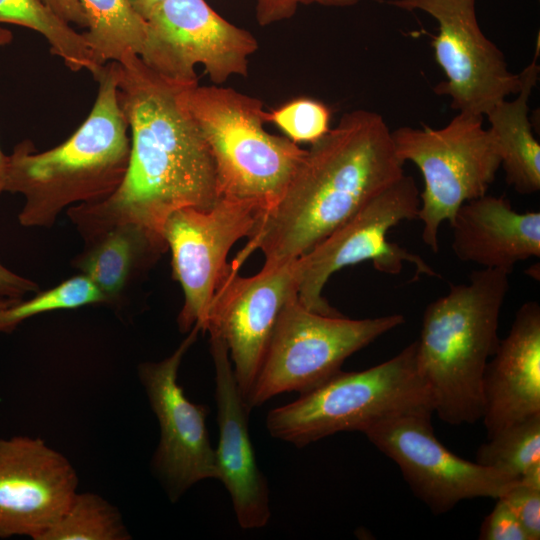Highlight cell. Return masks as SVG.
I'll return each instance as SVG.
<instances>
[{"label": "cell", "instance_id": "3957f363", "mask_svg": "<svg viewBox=\"0 0 540 540\" xmlns=\"http://www.w3.org/2000/svg\"><path fill=\"white\" fill-rule=\"evenodd\" d=\"M94 105L80 127L60 145L36 152L30 140L7 155L4 192L21 194L24 227L54 225L69 207L106 199L126 175L131 141L117 86L116 63L101 66Z\"/></svg>", "mask_w": 540, "mask_h": 540}, {"label": "cell", "instance_id": "83f0119b", "mask_svg": "<svg viewBox=\"0 0 540 540\" xmlns=\"http://www.w3.org/2000/svg\"><path fill=\"white\" fill-rule=\"evenodd\" d=\"M501 497L511 508L528 540H539L540 486L519 481Z\"/></svg>", "mask_w": 540, "mask_h": 540}, {"label": "cell", "instance_id": "cb8c5ba5", "mask_svg": "<svg viewBox=\"0 0 540 540\" xmlns=\"http://www.w3.org/2000/svg\"><path fill=\"white\" fill-rule=\"evenodd\" d=\"M476 462L540 486V413L488 437L477 450Z\"/></svg>", "mask_w": 540, "mask_h": 540}, {"label": "cell", "instance_id": "8992f818", "mask_svg": "<svg viewBox=\"0 0 540 540\" xmlns=\"http://www.w3.org/2000/svg\"><path fill=\"white\" fill-rule=\"evenodd\" d=\"M433 405L416 360V341L371 368L340 370L293 402L269 411L266 428L279 440L304 447L339 432H364L387 417ZM434 413V411H433Z\"/></svg>", "mask_w": 540, "mask_h": 540}, {"label": "cell", "instance_id": "8fae6325", "mask_svg": "<svg viewBox=\"0 0 540 540\" xmlns=\"http://www.w3.org/2000/svg\"><path fill=\"white\" fill-rule=\"evenodd\" d=\"M263 215L252 203L228 198H218L207 209L185 207L168 215L162 236L184 294L177 319L182 332L195 325L205 331L215 293L230 272V249L252 235Z\"/></svg>", "mask_w": 540, "mask_h": 540}, {"label": "cell", "instance_id": "5b68a950", "mask_svg": "<svg viewBox=\"0 0 540 540\" xmlns=\"http://www.w3.org/2000/svg\"><path fill=\"white\" fill-rule=\"evenodd\" d=\"M178 101L210 149L218 197L252 203L264 214L273 209L306 150L269 133L262 101L233 88L184 86Z\"/></svg>", "mask_w": 540, "mask_h": 540}, {"label": "cell", "instance_id": "e0dca14e", "mask_svg": "<svg viewBox=\"0 0 540 540\" xmlns=\"http://www.w3.org/2000/svg\"><path fill=\"white\" fill-rule=\"evenodd\" d=\"M209 335L219 431L215 449L218 480L229 493L240 527L263 528L271 517L270 494L250 438V410L237 385L225 341L216 333Z\"/></svg>", "mask_w": 540, "mask_h": 540}, {"label": "cell", "instance_id": "6da1fadb", "mask_svg": "<svg viewBox=\"0 0 540 540\" xmlns=\"http://www.w3.org/2000/svg\"><path fill=\"white\" fill-rule=\"evenodd\" d=\"M115 63L120 103L131 132L128 169L112 195L71 206L67 216L78 232L131 221L162 236L173 211L207 209L218 200L214 160L178 101L184 86L162 77L135 54Z\"/></svg>", "mask_w": 540, "mask_h": 540}, {"label": "cell", "instance_id": "f546056e", "mask_svg": "<svg viewBox=\"0 0 540 540\" xmlns=\"http://www.w3.org/2000/svg\"><path fill=\"white\" fill-rule=\"evenodd\" d=\"M317 3L325 6H351L348 0H256V19L267 26L292 17L299 4Z\"/></svg>", "mask_w": 540, "mask_h": 540}, {"label": "cell", "instance_id": "30bf717a", "mask_svg": "<svg viewBox=\"0 0 540 540\" xmlns=\"http://www.w3.org/2000/svg\"><path fill=\"white\" fill-rule=\"evenodd\" d=\"M431 409L382 419L363 434L399 467L414 495L435 515L473 498L497 499L519 481L452 453L435 436Z\"/></svg>", "mask_w": 540, "mask_h": 540}, {"label": "cell", "instance_id": "4dcf8cb0", "mask_svg": "<svg viewBox=\"0 0 540 540\" xmlns=\"http://www.w3.org/2000/svg\"><path fill=\"white\" fill-rule=\"evenodd\" d=\"M39 291L37 283L12 272L0 263V302L21 300L25 295Z\"/></svg>", "mask_w": 540, "mask_h": 540}, {"label": "cell", "instance_id": "ba28073f", "mask_svg": "<svg viewBox=\"0 0 540 540\" xmlns=\"http://www.w3.org/2000/svg\"><path fill=\"white\" fill-rule=\"evenodd\" d=\"M397 156L410 161L421 172L418 219L422 240L437 253L439 230L452 221L467 201L487 194L500 158L483 116L458 112L445 126L400 127L391 131Z\"/></svg>", "mask_w": 540, "mask_h": 540}, {"label": "cell", "instance_id": "7402d4cb", "mask_svg": "<svg viewBox=\"0 0 540 540\" xmlns=\"http://www.w3.org/2000/svg\"><path fill=\"white\" fill-rule=\"evenodd\" d=\"M87 20L84 37L98 66L139 56L151 69L156 61L148 22L130 0H79Z\"/></svg>", "mask_w": 540, "mask_h": 540}, {"label": "cell", "instance_id": "e575fe53", "mask_svg": "<svg viewBox=\"0 0 540 540\" xmlns=\"http://www.w3.org/2000/svg\"><path fill=\"white\" fill-rule=\"evenodd\" d=\"M348 1H349V3H350L351 6H352V5L357 4L360 0H348Z\"/></svg>", "mask_w": 540, "mask_h": 540}, {"label": "cell", "instance_id": "603a6c76", "mask_svg": "<svg viewBox=\"0 0 540 540\" xmlns=\"http://www.w3.org/2000/svg\"><path fill=\"white\" fill-rule=\"evenodd\" d=\"M0 23L40 33L49 43L51 52L72 71L87 70L94 76L100 69L84 34L74 30L43 0H0Z\"/></svg>", "mask_w": 540, "mask_h": 540}, {"label": "cell", "instance_id": "52a82bcc", "mask_svg": "<svg viewBox=\"0 0 540 540\" xmlns=\"http://www.w3.org/2000/svg\"><path fill=\"white\" fill-rule=\"evenodd\" d=\"M404 322L401 314L364 319L326 315L308 309L298 295L293 296L278 316L245 399L249 410L285 392L302 394L314 389L338 373L352 354Z\"/></svg>", "mask_w": 540, "mask_h": 540}, {"label": "cell", "instance_id": "ffe728a7", "mask_svg": "<svg viewBox=\"0 0 540 540\" xmlns=\"http://www.w3.org/2000/svg\"><path fill=\"white\" fill-rule=\"evenodd\" d=\"M82 251L72 260L99 289L105 304L121 305L127 290L168 250L164 238L142 225L121 221L79 231Z\"/></svg>", "mask_w": 540, "mask_h": 540}, {"label": "cell", "instance_id": "d6a6232c", "mask_svg": "<svg viewBox=\"0 0 540 540\" xmlns=\"http://www.w3.org/2000/svg\"><path fill=\"white\" fill-rule=\"evenodd\" d=\"M11 40H12V33L7 29L0 28V47L10 43ZM6 166H7V155H5L0 148V195L4 192Z\"/></svg>", "mask_w": 540, "mask_h": 540}, {"label": "cell", "instance_id": "7c38bea8", "mask_svg": "<svg viewBox=\"0 0 540 540\" xmlns=\"http://www.w3.org/2000/svg\"><path fill=\"white\" fill-rule=\"evenodd\" d=\"M401 9L421 10L438 22L431 45L446 76L435 91L458 112L486 116L500 101L517 94L521 76L509 71L502 51L482 32L475 0H392Z\"/></svg>", "mask_w": 540, "mask_h": 540}, {"label": "cell", "instance_id": "2e32d148", "mask_svg": "<svg viewBox=\"0 0 540 540\" xmlns=\"http://www.w3.org/2000/svg\"><path fill=\"white\" fill-rule=\"evenodd\" d=\"M70 462L40 438L0 439V538L41 540L77 493Z\"/></svg>", "mask_w": 540, "mask_h": 540}, {"label": "cell", "instance_id": "f1b7e54d", "mask_svg": "<svg viewBox=\"0 0 540 540\" xmlns=\"http://www.w3.org/2000/svg\"><path fill=\"white\" fill-rule=\"evenodd\" d=\"M480 540H528L525 531L506 501L499 497L492 511L484 518Z\"/></svg>", "mask_w": 540, "mask_h": 540}, {"label": "cell", "instance_id": "d4e9b609", "mask_svg": "<svg viewBox=\"0 0 540 540\" xmlns=\"http://www.w3.org/2000/svg\"><path fill=\"white\" fill-rule=\"evenodd\" d=\"M131 539L117 509L94 493H76L41 540Z\"/></svg>", "mask_w": 540, "mask_h": 540}, {"label": "cell", "instance_id": "484cf974", "mask_svg": "<svg viewBox=\"0 0 540 540\" xmlns=\"http://www.w3.org/2000/svg\"><path fill=\"white\" fill-rule=\"evenodd\" d=\"M92 304H105V298L91 280L78 274L27 300L1 301L0 332H11L23 321L39 314Z\"/></svg>", "mask_w": 540, "mask_h": 540}, {"label": "cell", "instance_id": "4fadbf2b", "mask_svg": "<svg viewBox=\"0 0 540 540\" xmlns=\"http://www.w3.org/2000/svg\"><path fill=\"white\" fill-rule=\"evenodd\" d=\"M198 325L168 357L139 366V378L160 427V440L152 466L172 502L194 484L218 480L215 449L206 419L209 408L187 398L178 382L182 359L195 342Z\"/></svg>", "mask_w": 540, "mask_h": 540}, {"label": "cell", "instance_id": "ac0fdd59", "mask_svg": "<svg viewBox=\"0 0 540 540\" xmlns=\"http://www.w3.org/2000/svg\"><path fill=\"white\" fill-rule=\"evenodd\" d=\"M482 419L491 437L540 413V305L525 302L488 360L482 379Z\"/></svg>", "mask_w": 540, "mask_h": 540}, {"label": "cell", "instance_id": "5bb4252c", "mask_svg": "<svg viewBox=\"0 0 540 540\" xmlns=\"http://www.w3.org/2000/svg\"><path fill=\"white\" fill-rule=\"evenodd\" d=\"M158 73L181 86L198 83L201 65L215 85L247 76L258 42L214 11L205 0H165L148 17Z\"/></svg>", "mask_w": 540, "mask_h": 540}, {"label": "cell", "instance_id": "7a4b0ae2", "mask_svg": "<svg viewBox=\"0 0 540 540\" xmlns=\"http://www.w3.org/2000/svg\"><path fill=\"white\" fill-rule=\"evenodd\" d=\"M385 119L356 109L312 143L277 205L265 213L230 263L239 269L256 250L265 267L313 248L372 197L404 175Z\"/></svg>", "mask_w": 540, "mask_h": 540}, {"label": "cell", "instance_id": "277c9868", "mask_svg": "<svg viewBox=\"0 0 540 540\" xmlns=\"http://www.w3.org/2000/svg\"><path fill=\"white\" fill-rule=\"evenodd\" d=\"M509 273L481 268L466 283L450 284L430 302L416 340L418 371L433 411L450 425L474 424L483 415L482 379L500 338Z\"/></svg>", "mask_w": 540, "mask_h": 540}, {"label": "cell", "instance_id": "44dd1931", "mask_svg": "<svg viewBox=\"0 0 540 540\" xmlns=\"http://www.w3.org/2000/svg\"><path fill=\"white\" fill-rule=\"evenodd\" d=\"M539 48L538 38L532 61L520 73L516 98L500 101L486 114L506 182L520 194L540 190V145L528 117L529 98L539 72Z\"/></svg>", "mask_w": 540, "mask_h": 540}, {"label": "cell", "instance_id": "1f68e13d", "mask_svg": "<svg viewBox=\"0 0 540 540\" xmlns=\"http://www.w3.org/2000/svg\"><path fill=\"white\" fill-rule=\"evenodd\" d=\"M43 1L67 23L87 28V20L79 0Z\"/></svg>", "mask_w": 540, "mask_h": 540}, {"label": "cell", "instance_id": "836d02e7", "mask_svg": "<svg viewBox=\"0 0 540 540\" xmlns=\"http://www.w3.org/2000/svg\"><path fill=\"white\" fill-rule=\"evenodd\" d=\"M165 0H130L133 8L146 21L150 14Z\"/></svg>", "mask_w": 540, "mask_h": 540}, {"label": "cell", "instance_id": "d6986e66", "mask_svg": "<svg viewBox=\"0 0 540 540\" xmlns=\"http://www.w3.org/2000/svg\"><path fill=\"white\" fill-rule=\"evenodd\" d=\"M449 224L452 250L462 262L510 274L519 262L540 257V212H518L504 196L465 202Z\"/></svg>", "mask_w": 540, "mask_h": 540}, {"label": "cell", "instance_id": "9c48e42d", "mask_svg": "<svg viewBox=\"0 0 540 540\" xmlns=\"http://www.w3.org/2000/svg\"><path fill=\"white\" fill-rule=\"evenodd\" d=\"M420 192L412 176L402 175L366 202L349 219L296 258L299 272L298 298L310 310L341 313L322 296L329 278L344 267L370 261L385 274H399L405 263L420 275L441 277L419 255L388 240V232L406 220L418 219Z\"/></svg>", "mask_w": 540, "mask_h": 540}, {"label": "cell", "instance_id": "4316f807", "mask_svg": "<svg viewBox=\"0 0 540 540\" xmlns=\"http://www.w3.org/2000/svg\"><path fill=\"white\" fill-rule=\"evenodd\" d=\"M331 113L321 101L296 98L265 112L266 122L274 123L295 143H314L330 130Z\"/></svg>", "mask_w": 540, "mask_h": 540}, {"label": "cell", "instance_id": "9a60e30c", "mask_svg": "<svg viewBox=\"0 0 540 540\" xmlns=\"http://www.w3.org/2000/svg\"><path fill=\"white\" fill-rule=\"evenodd\" d=\"M297 259L265 267L253 276L229 272L213 298L205 331L222 337L244 398L259 373L278 316L298 295ZM204 331V332H205Z\"/></svg>", "mask_w": 540, "mask_h": 540}]
</instances>
